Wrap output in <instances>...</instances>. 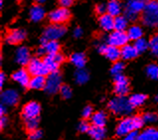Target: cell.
<instances>
[{
  "label": "cell",
  "instance_id": "obj_1",
  "mask_svg": "<svg viewBox=\"0 0 158 140\" xmlns=\"http://www.w3.org/2000/svg\"><path fill=\"white\" fill-rule=\"evenodd\" d=\"M144 120L140 116L126 117L120 120L116 126L115 133L118 137H125L132 130H138L142 127Z\"/></svg>",
  "mask_w": 158,
  "mask_h": 140
},
{
  "label": "cell",
  "instance_id": "obj_2",
  "mask_svg": "<svg viewBox=\"0 0 158 140\" xmlns=\"http://www.w3.org/2000/svg\"><path fill=\"white\" fill-rule=\"evenodd\" d=\"M108 108L115 115H129L133 110V106L129 101V98L125 97L117 96L116 97L112 98L108 102Z\"/></svg>",
  "mask_w": 158,
  "mask_h": 140
},
{
  "label": "cell",
  "instance_id": "obj_3",
  "mask_svg": "<svg viewBox=\"0 0 158 140\" xmlns=\"http://www.w3.org/2000/svg\"><path fill=\"white\" fill-rule=\"evenodd\" d=\"M142 22L148 27L158 26V0L148 1L143 10Z\"/></svg>",
  "mask_w": 158,
  "mask_h": 140
},
{
  "label": "cell",
  "instance_id": "obj_4",
  "mask_svg": "<svg viewBox=\"0 0 158 140\" xmlns=\"http://www.w3.org/2000/svg\"><path fill=\"white\" fill-rule=\"evenodd\" d=\"M62 87V76L58 72H52L49 74L46 79V84H45V92L48 94H55L60 92Z\"/></svg>",
  "mask_w": 158,
  "mask_h": 140
},
{
  "label": "cell",
  "instance_id": "obj_5",
  "mask_svg": "<svg viewBox=\"0 0 158 140\" xmlns=\"http://www.w3.org/2000/svg\"><path fill=\"white\" fill-rule=\"evenodd\" d=\"M27 66H28L29 73L32 76H48L50 73L44 61L40 60L39 58L31 59Z\"/></svg>",
  "mask_w": 158,
  "mask_h": 140
},
{
  "label": "cell",
  "instance_id": "obj_6",
  "mask_svg": "<svg viewBox=\"0 0 158 140\" xmlns=\"http://www.w3.org/2000/svg\"><path fill=\"white\" fill-rule=\"evenodd\" d=\"M66 34V28L63 24H52L48 26L44 31L43 37L49 40H59Z\"/></svg>",
  "mask_w": 158,
  "mask_h": 140
},
{
  "label": "cell",
  "instance_id": "obj_7",
  "mask_svg": "<svg viewBox=\"0 0 158 140\" xmlns=\"http://www.w3.org/2000/svg\"><path fill=\"white\" fill-rule=\"evenodd\" d=\"M98 52L103 54L108 60L112 62L118 61V59L121 57V51L118 47L112 46V45H105V44H100L98 45Z\"/></svg>",
  "mask_w": 158,
  "mask_h": 140
},
{
  "label": "cell",
  "instance_id": "obj_8",
  "mask_svg": "<svg viewBox=\"0 0 158 140\" xmlns=\"http://www.w3.org/2000/svg\"><path fill=\"white\" fill-rule=\"evenodd\" d=\"M128 40L129 38H128L127 33H125L124 31L114 30V32L110 33V36L107 37V44L121 48V47H123L124 45L127 44Z\"/></svg>",
  "mask_w": 158,
  "mask_h": 140
},
{
  "label": "cell",
  "instance_id": "obj_9",
  "mask_svg": "<svg viewBox=\"0 0 158 140\" xmlns=\"http://www.w3.org/2000/svg\"><path fill=\"white\" fill-rule=\"evenodd\" d=\"M71 14L67 7H61L53 10L49 14V20L54 24H64L69 20Z\"/></svg>",
  "mask_w": 158,
  "mask_h": 140
},
{
  "label": "cell",
  "instance_id": "obj_10",
  "mask_svg": "<svg viewBox=\"0 0 158 140\" xmlns=\"http://www.w3.org/2000/svg\"><path fill=\"white\" fill-rule=\"evenodd\" d=\"M114 93L120 97H125L129 93L128 80L121 74L114 76Z\"/></svg>",
  "mask_w": 158,
  "mask_h": 140
},
{
  "label": "cell",
  "instance_id": "obj_11",
  "mask_svg": "<svg viewBox=\"0 0 158 140\" xmlns=\"http://www.w3.org/2000/svg\"><path fill=\"white\" fill-rule=\"evenodd\" d=\"M40 112H41V106L38 102L31 101L24 105L23 110H22V116L24 119L35 118L38 117Z\"/></svg>",
  "mask_w": 158,
  "mask_h": 140
},
{
  "label": "cell",
  "instance_id": "obj_12",
  "mask_svg": "<svg viewBox=\"0 0 158 140\" xmlns=\"http://www.w3.org/2000/svg\"><path fill=\"white\" fill-rule=\"evenodd\" d=\"M19 101V94L15 89H6L1 93V102L7 106H13Z\"/></svg>",
  "mask_w": 158,
  "mask_h": 140
},
{
  "label": "cell",
  "instance_id": "obj_13",
  "mask_svg": "<svg viewBox=\"0 0 158 140\" xmlns=\"http://www.w3.org/2000/svg\"><path fill=\"white\" fill-rule=\"evenodd\" d=\"M31 60L30 56V51L27 47H19L15 52V61L17 64H19L21 66L28 65L29 62Z\"/></svg>",
  "mask_w": 158,
  "mask_h": 140
},
{
  "label": "cell",
  "instance_id": "obj_14",
  "mask_svg": "<svg viewBox=\"0 0 158 140\" xmlns=\"http://www.w3.org/2000/svg\"><path fill=\"white\" fill-rule=\"evenodd\" d=\"M30 75L31 74L29 73V71L21 69V70H18L12 75V79L13 80H15L16 83L19 84L21 87H28L30 80H31Z\"/></svg>",
  "mask_w": 158,
  "mask_h": 140
},
{
  "label": "cell",
  "instance_id": "obj_15",
  "mask_svg": "<svg viewBox=\"0 0 158 140\" xmlns=\"http://www.w3.org/2000/svg\"><path fill=\"white\" fill-rule=\"evenodd\" d=\"M98 23L103 31L110 32L111 30L114 29V17L108 13H105V14L101 15L100 19H98Z\"/></svg>",
  "mask_w": 158,
  "mask_h": 140
},
{
  "label": "cell",
  "instance_id": "obj_16",
  "mask_svg": "<svg viewBox=\"0 0 158 140\" xmlns=\"http://www.w3.org/2000/svg\"><path fill=\"white\" fill-rule=\"evenodd\" d=\"M26 38V32L24 30L21 29H16L11 31L10 33L7 35L6 37V42L9 44H18L22 42Z\"/></svg>",
  "mask_w": 158,
  "mask_h": 140
},
{
  "label": "cell",
  "instance_id": "obj_17",
  "mask_svg": "<svg viewBox=\"0 0 158 140\" xmlns=\"http://www.w3.org/2000/svg\"><path fill=\"white\" fill-rule=\"evenodd\" d=\"M45 15H46V12H45V9L42 7L41 4H37V5H34L32 8L30 9L29 12V17L30 19L33 22H40L42 21Z\"/></svg>",
  "mask_w": 158,
  "mask_h": 140
},
{
  "label": "cell",
  "instance_id": "obj_18",
  "mask_svg": "<svg viewBox=\"0 0 158 140\" xmlns=\"http://www.w3.org/2000/svg\"><path fill=\"white\" fill-rule=\"evenodd\" d=\"M121 58L123 60H133L137 57V55L139 54V52L137 51V49L135 48L134 45H129L126 44L123 47H121Z\"/></svg>",
  "mask_w": 158,
  "mask_h": 140
},
{
  "label": "cell",
  "instance_id": "obj_19",
  "mask_svg": "<svg viewBox=\"0 0 158 140\" xmlns=\"http://www.w3.org/2000/svg\"><path fill=\"white\" fill-rule=\"evenodd\" d=\"M89 136L92 138L96 139V140H102L103 138H106V131L105 127L102 126H96V125H93L91 128H89Z\"/></svg>",
  "mask_w": 158,
  "mask_h": 140
},
{
  "label": "cell",
  "instance_id": "obj_20",
  "mask_svg": "<svg viewBox=\"0 0 158 140\" xmlns=\"http://www.w3.org/2000/svg\"><path fill=\"white\" fill-rule=\"evenodd\" d=\"M46 84L45 76H33L30 80L28 87L32 89H42Z\"/></svg>",
  "mask_w": 158,
  "mask_h": 140
},
{
  "label": "cell",
  "instance_id": "obj_21",
  "mask_svg": "<svg viewBox=\"0 0 158 140\" xmlns=\"http://www.w3.org/2000/svg\"><path fill=\"white\" fill-rule=\"evenodd\" d=\"M145 5L146 4L142 0H128L127 3H126L125 9H128V10H131L139 14V13L144 10Z\"/></svg>",
  "mask_w": 158,
  "mask_h": 140
},
{
  "label": "cell",
  "instance_id": "obj_22",
  "mask_svg": "<svg viewBox=\"0 0 158 140\" xmlns=\"http://www.w3.org/2000/svg\"><path fill=\"white\" fill-rule=\"evenodd\" d=\"M44 63L46 67L48 68V70L50 71V73L52 72H57L59 66L61 64L59 63V61L57 60L56 55H47L46 57L44 58Z\"/></svg>",
  "mask_w": 158,
  "mask_h": 140
},
{
  "label": "cell",
  "instance_id": "obj_23",
  "mask_svg": "<svg viewBox=\"0 0 158 140\" xmlns=\"http://www.w3.org/2000/svg\"><path fill=\"white\" fill-rule=\"evenodd\" d=\"M71 63L73 64L76 68H84L85 63H87V58L83 53H74L70 58Z\"/></svg>",
  "mask_w": 158,
  "mask_h": 140
},
{
  "label": "cell",
  "instance_id": "obj_24",
  "mask_svg": "<svg viewBox=\"0 0 158 140\" xmlns=\"http://www.w3.org/2000/svg\"><path fill=\"white\" fill-rule=\"evenodd\" d=\"M91 121L93 125L105 127V125L106 124V114L103 111H98L92 115Z\"/></svg>",
  "mask_w": 158,
  "mask_h": 140
},
{
  "label": "cell",
  "instance_id": "obj_25",
  "mask_svg": "<svg viewBox=\"0 0 158 140\" xmlns=\"http://www.w3.org/2000/svg\"><path fill=\"white\" fill-rule=\"evenodd\" d=\"M107 13L111 16L116 17L119 16L121 13V5L118 2V0H110L107 3Z\"/></svg>",
  "mask_w": 158,
  "mask_h": 140
},
{
  "label": "cell",
  "instance_id": "obj_26",
  "mask_svg": "<svg viewBox=\"0 0 158 140\" xmlns=\"http://www.w3.org/2000/svg\"><path fill=\"white\" fill-rule=\"evenodd\" d=\"M127 35H128L129 40L135 41V40H137V39L142 37V35H143L142 28H141L140 26H138V25L130 26L129 28H128V30H127Z\"/></svg>",
  "mask_w": 158,
  "mask_h": 140
},
{
  "label": "cell",
  "instance_id": "obj_27",
  "mask_svg": "<svg viewBox=\"0 0 158 140\" xmlns=\"http://www.w3.org/2000/svg\"><path fill=\"white\" fill-rule=\"evenodd\" d=\"M140 140H158V130L155 128H147L139 134Z\"/></svg>",
  "mask_w": 158,
  "mask_h": 140
},
{
  "label": "cell",
  "instance_id": "obj_28",
  "mask_svg": "<svg viewBox=\"0 0 158 140\" xmlns=\"http://www.w3.org/2000/svg\"><path fill=\"white\" fill-rule=\"evenodd\" d=\"M74 78H75V80H76L77 84H84L89 80V73L85 69H83V68H80V69H78L76 71Z\"/></svg>",
  "mask_w": 158,
  "mask_h": 140
},
{
  "label": "cell",
  "instance_id": "obj_29",
  "mask_svg": "<svg viewBox=\"0 0 158 140\" xmlns=\"http://www.w3.org/2000/svg\"><path fill=\"white\" fill-rule=\"evenodd\" d=\"M45 49L48 55H56L60 51V45L57 42V40H49L45 45Z\"/></svg>",
  "mask_w": 158,
  "mask_h": 140
},
{
  "label": "cell",
  "instance_id": "obj_30",
  "mask_svg": "<svg viewBox=\"0 0 158 140\" xmlns=\"http://www.w3.org/2000/svg\"><path fill=\"white\" fill-rule=\"evenodd\" d=\"M128 19L125 16H116L114 17V30L124 31L127 28Z\"/></svg>",
  "mask_w": 158,
  "mask_h": 140
},
{
  "label": "cell",
  "instance_id": "obj_31",
  "mask_svg": "<svg viewBox=\"0 0 158 140\" xmlns=\"http://www.w3.org/2000/svg\"><path fill=\"white\" fill-rule=\"evenodd\" d=\"M145 101H146V97L144 96V94H141V93L132 94V96L129 97V101L133 107L141 106L143 103L145 102Z\"/></svg>",
  "mask_w": 158,
  "mask_h": 140
},
{
  "label": "cell",
  "instance_id": "obj_32",
  "mask_svg": "<svg viewBox=\"0 0 158 140\" xmlns=\"http://www.w3.org/2000/svg\"><path fill=\"white\" fill-rule=\"evenodd\" d=\"M134 46H135V48L137 49V51L139 53H143V52H145L148 48H149V42H147L145 39L141 37V38H139L137 40H135Z\"/></svg>",
  "mask_w": 158,
  "mask_h": 140
},
{
  "label": "cell",
  "instance_id": "obj_33",
  "mask_svg": "<svg viewBox=\"0 0 158 140\" xmlns=\"http://www.w3.org/2000/svg\"><path fill=\"white\" fill-rule=\"evenodd\" d=\"M146 75L152 80H158V65L150 64L146 68Z\"/></svg>",
  "mask_w": 158,
  "mask_h": 140
},
{
  "label": "cell",
  "instance_id": "obj_34",
  "mask_svg": "<svg viewBox=\"0 0 158 140\" xmlns=\"http://www.w3.org/2000/svg\"><path fill=\"white\" fill-rule=\"evenodd\" d=\"M123 70H124V64H123V63L119 62V61H116V62H114V64L112 65V67H111L110 73L114 76L120 75L123 72Z\"/></svg>",
  "mask_w": 158,
  "mask_h": 140
},
{
  "label": "cell",
  "instance_id": "obj_35",
  "mask_svg": "<svg viewBox=\"0 0 158 140\" xmlns=\"http://www.w3.org/2000/svg\"><path fill=\"white\" fill-rule=\"evenodd\" d=\"M38 124H39L38 117H35V118L25 119V126H26V128L29 130V131H33V130L37 129Z\"/></svg>",
  "mask_w": 158,
  "mask_h": 140
},
{
  "label": "cell",
  "instance_id": "obj_36",
  "mask_svg": "<svg viewBox=\"0 0 158 140\" xmlns=\"http://www.w3.org/2000/svg\"><path fill=\"white\" fill-rule=\"evenodd\" d=\"M149 48L151 50V53L155 57H158V35L153 36L149 41Z\"/></svg>",
  "mask_w": 158,
  "mask_h": 140
},
{
  "label": "cell",
  "instance_id": "obj_37",
  "mask_svg": "<svg viewBox=\"0 0 158 140\" xmlns=\"http://www.w3.org/2000/svg\"><path fill=\"white\" fill-rule=\"evenodd\" d=\"M142 118L144 122L146 123H154L158 120V115L155 113H152V112H148V113H145L142 116Z\"/></svg>",
  "mask_w": 158,
  "mask_h": 140
},
{
  "label": "cell",
  "instance_id": "obj_38",
  "mask_svg": "<svg viewBox=\"0 0 158 140\" xmlns=\"http://www.w3.org/2000/svg\"><path fill=\"white\" fill-rule=\"evenodd\" d=\"M60 93H61V96L63 98H70L72 97V89L69 87V85H62L61 89H60Z\"/></svg>",
  "mask_w": 158,
  "mask_h": 140
},
{
  "label": "cell",
  "instance_id": "obj_39",
  "mask_svg": "<svg viewBox=\"0 0 158 140\" xmlns=\"http://www.w3.org/2000/svg\"><path fill=\"white\" fill-rule=\"evenodd\" d=\"M125 17L127 18L128 21H136L138 18V13L133 12L131 10H128V9H125Z\"/></svg>",
  "mask_w": 158,
  "mask_h": 140
},
{
  "label": "cell",
  "instance_id": "obj_40",
  "mask_svg": "<svg viewBox=\"0 0 158 140\" xmlns=\"http://www.w3.org/2000/svg\"><path fill=\"white\" fill-rule=\"evenodd\" d=\"M43 136V133L42 131H40L38 129H35L33 131H30V134H29V138L32 139V140H38L40 138H42Z\"/></svg>",
  "mask_w": 158,
  "mask_h": 140
},
{
  "label": "cell",
  "instance_id": "obj_41",
  "mask_svg": "<svg viewBox=\"0 0 158 140\" xmlns=\"http://www.w3.org/2000/svg\"><path fill=\"white\" fill-rule=\"evenodd\" d=\"M93 114H94V113H93V108H92V106H85V107L84 108L83 113H82V115H83L84 118L88 119V118H89V117H92Z\"/></svg>",
  "mask_w": 158,
  "mask_h": 140
},
{
  "label": "cell",
  "instance_id": "obj_42",
  "mask_svg": "<svg viewBox=\"0 0 158 140\" xmlns=\"http://www.w3.org/2000/svg\"><path fill=\"white\" fill-rule=\"evenodd\" d=\"M89 128L91 127H89V124L87 122V121H83V122H81L79 125V130H80V132H82V133L89 132Z\"/></svg>",
  "mask_w": 158,
  "mask_h": 140
},
{
  "label": "cell",
  "instance_id": "obj_43",
  "mask_svg": "<svg viewBox=\"0 0 158 140\" xmlns=\"http://www.w3.org/2000/svg\"><path fill=\"white\" fill-rule=\"evenodd\" d=\"M138 138H139V133L137 132V130H132V131H130L125 136V139H127V140H134Z\"/></svg>",
  "mask_w": 158,
  "mask_h": 140
},
{
  "label": "cell",
  "instance_id": "obj_44",
  "mask_svg": "<svg viewBox=\"0 0 158 140\" xmlns=\"http://www.w3.org/2000/svg\"><path fill=\"white\" fill-rule=\"evenodd\" d=\"M96 10H97V13H98L100 15H102V14H105V13L107 12V6L105 5V4H102V3L98 4L96 8Z\"/></svg>",
  "mask_w": 158,
  "mask_h": 140
},
{
  "label": "cell",
  "instance_id": "obj_45",
  "mask_svg": "<svg viewBox=\"0 0 158 140\" xmlns=\"http://www.w3.org/2000/svg\"><path fill=\"white\" fill-rule=\"evenodd\" d=\"M59 2L62 5V7H70L74 3V0H59Z\"/></svg>",
  "mask_w": 158,
  "mask_h": 140
},
{
  "label": "cell",
  "instance_id": "obj_46",
  "mask_svg": "<svg viewBox=\"0 0 158 140\" xmlns=\"http://www.w3.org/2000/svg\"><path fill=\"white\" fill-rule=\"evenodd\" d=\"M7 122H8L7 117L5 115H1V118H0V128L3 129L6 126Z\"/></svg>",
  "mask_w": 158,
  "mask_h": 140
},
{
  "label": "cell",
  "instance_id": "obj_47",
  "mask_svg": "<svg viewBox=\"0 0 158 140\" xmlns=\"http://www.w3.org/2000/svg\"><path fill=\"white\" fill-rule=\"evenodd\" d=\"M74 36L76 38H81L82 37V35H83V30L80 28V27H77V28L74 30Z\"/></svg>",
  "mask_w": 158,
  "mask_h": 140
},
{
  "label": "cell",
  "instance_id": "obj_48",
  "mask_svg": "<svg viewBox=\"0 0 158 140\" xmlns=\"http://www.w3.org/2000/svg\"><path fill=\"white\" fill-rule=\"evenodd\" d=\"M47 52H46V49H45V46H42L40 47L38 50H37V54H38V56H43V55H45Z\"/></svg>",
  "mask_w": 158,
  "mask_h": 140
},
{
  "label": "cell",
  "instance_id": "obj_49",
  "mask_svg": "<svg viewBox=\"0 0 158 140\" xmlns=\"http://www.w3.org/2000/svg\"><path fill=\"white\" fill-rule=\"evenodd\" d=\"M4 82H5V74L1 73L0 74V88H3Z\"/></svg>",
  "mask_w": 158,
  "mask_h": 140
},
{
  "label": "cell",
  "instance_id": "obj_50",
  "mask_svg": "<svg viewBox=\"0 0 158 140\" xmlns=\"http://www.w3.org/2000/svg\"><path fill=\"white\" fill-rule=\"evenodd\" d=\"M6 106H7V105H3V103L1 105V106H0V115H5V112H6V110H7Z\"/></svg>",
  "mask_w": 158,
  "mask_h": 140
},
{
  "label": "cell",
  "instance_id": "obj_51",
  "mask_svg": "<svg viewBox=\"0 0 158 140\" xmlns=\"http://www.w3.org/2000/svg\"><path fill=\"white\" fill-rule=\"evenodd\" d=\"M46 1H47V0H36V2L39 3V4H43V3L46 2Z\"/></svg>",
  "mask_w": 158,
  "mask_h": 140
},
{
  "label": "cell",
  "instance_id": "obj_52",
  "mask_svg": "<svg viewBox=\"0 0 158 140\" xmlns=\"http://www.w3.org/2000/svg\"><path fill=\"white\" fill-rule=\"evenodd\" d=\"M0 6H3V0H0Z\"/></svg>",
  "mask_w": 158,
  "mask_h": 140
},
{
  "label": "cell",
  "instance_id": "obj_53",
  "mask_svg": "<svg viewBox=\"0 0 158 140\" xmlns=\"http://www.w3.org/2000/svg\"><path fill=\"white\" fill-rule=\"evenodd\" d=\"M155 101H156V102L158 103V94H157V96L155 97Z\"/></svg>",
  "mask_w": 158,
  "mask_h": 140
},
{
  "label": "cell",
  "instance_id": "obj_54",
  "mask_svg": "<svg viewBox=\"0 0 158 140\" xmlns=\"http://www.w3.org/2000/svg\"><path fill=\"white\" fill-rule=\"evenodd\" d=\"M142 1H144V2H145V1H148V0H142Z\"/></svg>",
  "mask_w": 158,
  "mask_h": 140
},
{
  "label": "cell",
  "instance_id": "obj_55",
  "mask_svg": "<svg viewBox=\"0 0 158 140\" xmlns=\"http://www.w3.org/2000/svg\"><path fill=\"white\" fill-rule=\"evenodd\" d=\"M18 1H21V0H18Z\"/></svg>",
  "mask_w": 158,
  "mask_h": 140
}]
</instances>
